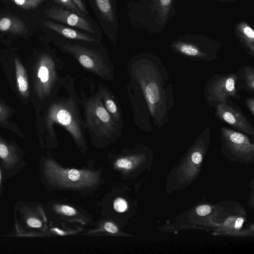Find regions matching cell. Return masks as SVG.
<instances>
[{
	"label": "cell",
	"instance_id": "1",
	"mask_svg": "<svg viewBox=\"0 0 254 254\" xmlns=\"http://www.w3.org/2000/svg\"><path fill=\"white\" fill-rule=\"evenodd\" d=\"M127 70L133 123L146 132L153 131L151 122L163 127L175 107L173 83L165 65L155 56L141 55L128 62Z\"/></svg>",
	"mask_w": 254,
	"mask_h": 254
},
{
	"label": "cell",
	"instance_id": "2",
	"mask_svg": "<svg viewBox=\"0 0 254 254\" xmlns=\"http://www.w3.org/2000/svg\"><path fill=\"white\" fill-rule=\"evenodd\" d=\"M75 79L68 73L62 87L61 97L57 95L51 103L46 117V128L50 136L56 138L53 125L62 126L70 135L78 147L86 149L85 127L81 115L80 98L76 94Z\"/></svg>",
	"mask_w": 254,
	"mask_h": 254
},
{
	"label": "cell",
	"instance_id": "3",
	"mask_svg": "<svg viewBox=\"0 0 254 254\" xmlns=\"http://www.w3.org/2000/svg\"><path fill=\"white\" fill-rule=\"evenodd\" d=\"M90 95L80 90L81 107L85 129L93 143L98 146L109 144L122 135L123 128L113 119L105 109L93 81H90Z\"/></svg>",
	"mask_w": 254,
	"mask_h": 254
},
{
	"label": "cell",
	"instance_id": "4",
	"mask_svg": "<svg viewBox=\"0 0 254 254\" xmlns=\"http://www.w3.org/2000/svg\"><path fill=\"white\" fill-rule=\"evenodd\" d=\"M64 52L71 56L86 71L107 81L115 77V67L102 51L76 44L64 43Z\"/></svg>",
	"mask_w": 254,
	"mask_h": 254
},
{
	"label": "cell",
	"instance_id": "5",
	"mask_svg": "<svg viewBox=\"0 0 254 254\" xmlns=\"http://www.w3.org/2000/svg\"><path fill=\"white\" fill-rule=\"evenodd\" d=\"M44 172L48 182L60 188L83 189L94 186L99 181L98 175L93 172L64 169L52 159L44 162Z\"/></svg>",
	"mask_w": 254,
	"mask_h": 254
},
{
	"label": "cell",
	"instance_id": "6",
	"mask_svg": "<svg viewBox=\"0 0 254 254\" xmlns=\"http://www.w3.org/2000/svg\"><path fill=\"white\" fill-rule=\"evenodd\" d=\"M238 78L237 71L228 73L214 74L205 83L204 98L210 107L226 103L230 98L240 100L236 85Z\"/></svg>",
	"mask_w": 254,
	"mask_h": 254
},
{
	"label": "cell",
	"instance_id": "7",
	"mask_svg": "<svg viewBox=\"0 0 254 254\" xmlns=\"http://www.w3.org/2000/svg\"><path fill=\"white\" fill-rule=\"evenodd\" d=\"M215 108V116L220 121L228 124L240 132L254 135L253 125L239 107L234 103L230 98L225 103L217 105Z\"/></svg>",
	"mask_w": 254,
	"mask_h": 254
},
{
	"label": "cell",
	"instance_id": "8",
	"mask_svg": "<svg viewBox=\"0 0 254 254\" xmlns=\"http://www.w3.org/2000/svg\"><path fill=\"white\" fill-rule=\"evenodd\" d=\"M173 48L178 54L192 60L212 62L218 58V47L214 44L177 42L173 44Z\"/></svg>",
	"mask_w": 254,
	"mask_h": 254
},
{
	"label": "cell",
	"instance_id": "9",
	"mask_svg": "<svg viewBox=\"0 0 254 254\" xmlns=\"http://www.w3.org/2000/svg\"><path fill=\"white\" fill-rule=\"evenodd\" d=\"M45 13L48 17L55 20L90 33L94 32L90 22L87 19L62 7L53 6L47 9Z\"/></svg>",
	"mask_w": 254,
	"mask_h": 254
},
{
	"label": "cell",
	"instance_id": "10",
	"mask_svg": "<svg viewBox=\"0 0 254 254\" xmlns=\"http://www.w3.org/2000/svg\"><path fill=\"white\" fill-rule=\"evenodd\" d=\"M220 131L223 147L235 152L253 151V145L245 133L225 127H221Z\"/></svg>",
	"mask_w": 254,
	"mask_h": 254
},
{
	"label": "cell",
	"instance_id": "11",
	"mask_svg": "<svg viewBox=\"0 0 254 254\" xmlns=\"http://www.w3.org/2000/svg\"><path fill=\"white\" fill-rule=\"evenodd\" d=\"M98 92L103 104L113 119L123 127L124 122L122 109L114 94L105 84L100 82L97 86Z\"/></svg>",
	"mask_w": 254,
	"mask_h": 254
},
{
	"label": "cell",
	"instance_id": "12",
	"mask_svg": "<svg viewBox=\"0 0 254 254\" xmlns=\"http://www.w3.org/2000/svg\"><path fill=\"white\" fill-rule=\"evenodd\" d=\"M43 24L47 28L67 38L89 43H94L96 42L95 39L92 38L90 35L63 25L50 21H44Z\"/></svg>",
	"mask_w": 254,
	"mask_h": 254
},
{
	"label": "cell",
	"instance_id": "13",
	"mask_svg": "<svg viewBox=\"0 0 254 254\" xmlns=\"http://www.w3.org/2000/svg\"><path fill=\"white\" fill-rule=\"evenodd\" d=\"M0 158L4 168L9 170L18 163L19 157L15 148L0 138Z\"/></svg>",
	"mask_w": 254,
	"mask_h": 254
},
{
	"label": "cell",
	"instance_id": "14",
	"mask_svg": "<svg viewBox=\"0 0 254 254\" xmlns=\"http://www.w3.org/2000/svg\"><path fill=\"white\" fill-rule=\"evenodd\" d=\"M0 30L14 34H23L27 31L25 23L13 16H4L0 19Z\"/></svg>",
	"mask_w": 254,
	"mask_h": 254
},
{
	"label": "cell",
	"instance_id": "15",
	"mask_svg": "<svg viewBox=\"0 0 254 254\" xmlns=\"http://www.w3.org/2000/svg\"><path fill=\"white\" fill-rule=\"evenodd\" d=\"M237 81H241L242 88L254 92V67L253 65H242L237 71Z\"/></svg>",
	"mask_w": 254,
	"mask_h": 254
},
{
	"label": "cell",
	"instance_id": "16",
	"mask_svg": "<svg viewBox=\"0 0 254 254\" xmlns=\"http://www.w3.org/2000/svg\"><path fill=\"white\" fill-rule=\"evenodd\" d=\"M14 64L18 89L21 95L27 97L29 94V85L26 69L16 58L14 59Z\"/></svg>",
	"mask_w": 254,
	"mask_h": 254
},
{
	"label": "cell",
	"instance_id": "17",
	"mask_svg": "<svg viewBox=\"0 0 254 254\" xmlns=\"http://www.w3.org/2000/svg\"><path fill=\"white\" fill-rule=\"evenodd\" d=\"M39 208H24L22 211L26 225L32 228L41 229L44 227V218L40 217V214L42 212Z\"/></svg>",
	"mask_w": 254,
	"mask_h": 254
},
{
	"label": "cell",
	"instance_id": "18",
	"mask_svg": "<svg viewBox=\"0 0 254 254\" xmlns=\"http://www.w3.org/2000/svg\"><path fill=\"white\" fill-rule=\"evenodd\" d=\"M102 17L106 20L113 22L115 17L110 0H95Z\"/></svg>",
	"mask_w": 254,
	"mask_h": 254
},
{
	"label": "cell",
	"instance_id": "19",
	"mask_svg": "<svg viewBox=\"0 0 254 254\" xmlns=\"http://www.w3.org/2000/svg\"><path fill=\"white\" fill-rule=\"evenodd\" d=\"M136 159V157L134 156L121 157L116 160L115 166L123 171H129L134 167Z\"/></svg>",
	"mask_w": 254,
	"mask_h": 254
},
{
	"label": "cell",
	"instance_id": "20",
	"mask_svg": "<svg viewBox=\"0 0 254 254\" xmlns=\"http://www.w3.org/2000/svg\"><path fill=\"white\" fill-rule=\"evenodd\" d=\"M15 4L25 9L36 8L44 0H11Z\"/></svg>",
	"mask_w": 254,
	"mask_h": 254
},
{
	"label": "cell",
	"instance_id": "21",
	"mask_svg": "<svg viewBox=\"0 0 254 254\" xmlns=\"http://www.w3.org/2000/svg\"><path fill=\"white\" fill-rule=\"evenodd\" d=\"M55 1L61 6L71 10L79 16L83 17L85 15V13L79 9L72 0H55Z\"/></svg>",
	"mask_w": 254,
	"mask_h": 254
},
{
	"label": "cell",
	"instance_id": "22",
	"mask_svg": "<svg viewBox=\"0 0 254 254\" xmlns=\"http://www.w3.org/2000/svg\"><path fill=\"white\" fill-rule=\"evenodd\" d=\"M55 209L60 214L69 216H73L76 213L74 208L66 205H56Z\"/></svg>",
	"mask_w": 254,
	"mask_h": 254
},
{
	"label": "cell",
	"instance_id": "23",
	"mask_svg": "<svg viewBox=\"0 0 254 254\" xmlns=\"http://www.w3.org/2000/svg\"><path fill=\"white\" fill-rule=\"evenodd\" d=\"M114 208L119 212H123L127 208V202L122 198H118L114 201Z\"/></svg>",
	"mask_w": 254,
	"mask_h": 254
},
{
	"label": "cell",
	"instance_id": "24",
	"mask_svg": "<svg viewBox=\"0 0 254 254\" xmlns=\"http://www.w3.org/2000/svg\"><path fill=\"white\" fill-rule=\"evenodd\" d=\"M243 33L248 39L250 44L254 46L253 41L254 39V32L253 30L249 26H245L243 29Z\"/></svg>",
	"mask_w": 254,
	"mask_h": 254
},
{
	"label": "cell",
	"instance_id": "25",
	"mask_svg": "<svg viewBox=\"0 0 254 254\" xmlns=\"http://www.w3.org/2000/svg\"><path fill=\"white\" fill-rule=\"evenodd\" d=\"M211 211V207L207 205L199 206L196 209V212L197 214L200 216L206 215L210 213Z\"/></svg>",
	"mask_w": 254,
	"mask_h": 254
},
{
	"label": "cell",
	"instance_id": "26",
	"mask_svg": "<svg viewBox=\"0 0 254 254\" xmlns=\"http://www.w3.org/2000/svg\"><path fill=\"white\" fill-rule=\"evenodd\" d=\"M105 230L109 233L115 234L118 232L117 226L111 222H107L104 225Z\"/></svg>",
	"mask_w": 254,
	"mask_h": 254
},
{
	"label": "cell",
	"instance_id": "27",
	"mask_svg": "<svg viewBox=\"0 0 254 254\" xmlns=\"http://www.w3.org/2000/svg\"><path fill=\"white\" fill-rule=\"evenodd\" d=\"M245 105L249 111L254 115V97L253 96L248 98L245 101Z\"/></svg>",
	"mask_w": 254,
	"mask_h": 254
},
{
	"label": "cell",
	"instance_id": "28",
	"mask_svg": "<svg viewBox=\"0 0 254 254\" xmlns=\"http://www.w3.org/2000/svg\"><path fill=\"white\" fill-rule=\"evenodd\" d=\"M73 2L77 6L79 9L83 13H86L87 10L83 2L81 0H72Z\"/></svg>",
	"mask_w": 254,
	"mask_h": 254
},
{
	"label": "cell",
	"instance_id": "29",
	"mask_svg": "<svg viewBox=\"0 0 254 254\" xmlns=\"http://www.w3.org/2000/svg\"><path fill=\"white\" fill-rule=\"evenodd\" d=\"M243 222H244L243 218H242L241 217L238 218L235 222V228L237 229H240L242 227Z\"/></svg>",
	"mask_w": 254,
	"mask_h": 254
},
{
	"label": "cell",
	"instance_id": "30",
	"mask_svg": "<svg viewBox=\"0 0 254 254\" xmlns=\"http://www.w3.org/2000/svg\"><path fill=\"white\" fill-rule=\"evenodd\" d=\"M160 2L161 4L163 6H167L169 5L170 3L172 0H160Z\"/></svg>",
	"mask_w": 254,
	"mask_h": 254
},
{
	"label": "cell",
	"instance_id": "31",
	"mask_svg": "<svg viewBox=\"0 0 254 254\" xmlns=\"http://www.w3.org/2000/svg\"><path fill=\"white\" fill-rule=\"evenodd\" d=\"M1 173L0 168V187H1Z\"/></svg>",
	"mask_w": 254,
	"mask_h": 254
},
{
	"label": "cell",
	"instance_id": "32",
	"mask_svg": "<svg viewBox=\"0 0 254 254\" xmlns=\"http://www.w3.org/2000/svg\"><path fill=\"white\" fill-rule=\"evenodd\" d=\"M2 109L0 106V113L1 112Z\"/></svg>",
	"mask_w": 254,
	"mask_h": 254
}]
</instances>
